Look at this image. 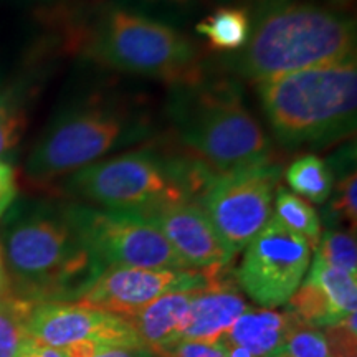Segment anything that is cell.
<instances>
[{
    "instance_id": "obj_1",
    "label": "cell",
    "mask_w": 357,
    "mask_h": 357,
    "mask_svg": "<svg viewBox=\"0 0 357 357\" xmlns=\"http://www.w3.org/2000/svg\"><path fill=\"white\" fill-rule=\"evenodd\" d=\"M356 22L346 12L310 0H261L248 42L230 68L261 82L356 58Z\"/></svg>"
},
{
    "instance_id": "obj_2",
    "label": "cell",
    "mask_w": 357,
    "mask_h": 357,
    "mask_svg": "<svg viewBox=\"0 0 357 357\" xmlns=\"http://www.w3.org/2000/svg\"><path fill=\"white\" fill-rule=\"evenodd\" d=\"M271 131L287 146L326 144L356 131V58L257 82Z\"/></svg>"
},
{
    "instance_id": "obj_3",
    "label": "cell",
    "mask_w": 357,
    "mask_h": 357,
    "mask_svg": "<svg viewBox=\"0 0 357 357\" xmlns=\"http://www.w3.org/2000/svg\"><path fill=\"white\" fill-rule=\"evenodd\" d=\"M172 119L195 160L213 174L245 171L270 162L271 144L230 79L178 86Z\"/></svg>"
},
{
    "instance_id": "obj_4",
    "label": "cell",
    "mask_w": 357,
    "mask_h": 357,
    "mask_svg": "<svg viewBox=\"0 0 357 357\" xmlns=\"http://www.w3.org/2000/svg\"><path fill=\"white\" fill-rule=\"evenodd\" d=\"M3 255L12 293L33 303L77 301L105 270L66 213H33L17 222Z\"/></svg>"
},
{
    "instance_id": "obj_5",
    "label": "cell",
    "mask_w": 357,
    "mask_h": 357,
    "mask_svg": "<svg viewBox=\"0 0 357 357\" xmlns=\"http://www.w3.org/2000/svg\"><path fill=\"white\" fill-rule=\"evenodd\" d=\"M215 174L195 160H169L147 151L96 160L66 181L71 195L109 211L147 213L162 205L192 200Z\"/></svg>"
},
{
    "instance_id": "obj_6",
    "label": "cell",
    "mask_w": 357,
    "mask_h": 357,
    "mask_svg": "<svg viewBox=\"0 0 357 357\" xmlns=\"http://www.w3.org/2000/svg\"><path fill=\"white\" fill-rule=\"evenodd\" d=\"M88 50L98 63L169 84L204 78L197 48L185 35L128 8L113 7L98 20Z\"/></svg>"
},
{
    "instance_id": "obj_7",
    "label": "cell",
    "mask_w": 357,
    "mask_h": 357,
    "mask_svg": "<svg viewBox=\"0 0 357 357\" xmlns=\"http://www.w3.org/2000/svg\"><path fill=\"white\" fill-rule=\"evenodd\" d=\"M136 114L123 106L91 101L58 118L40 137L26 160L30 181H55L78 172L144 132Z\"/></svg>"
},
{
    "instance_id": "obj_8",
    "label": "cell",
    "mask_w": 357,
    "mask_h": 357,
    "mask_svg": "<svg viewBox=\"0 0 357 357\" xmlns=\"http://www.w3.org/2000/svg\"><path fill=\"white\" fill-rule=\"evenodd\" d=\"M65 213L102 268L190 270L142 213L88 205H71Z\"/></svg>"
},
{
    "instance_id": "obj_9",
    "label": "cell",
    "mask_w": 357,
    "mask_h": 357,
    "mask_svg": "<svg viewBox=\"0 0 357 357\" xmlns=\"http://www.w3.org/2000/svg\"><path fill=\"white\" fill-rule=\"evenodd\" d=\"M280 177V166L268 162L245 171L215 174L200 194L199 205L234 258L271 220Z\"/></svg>"
},
{
    "instance_id": "obj_10",
    "label": "cell",
    "mask_w": 357,
    "mask_h": 357,
    "mask_svg": "<svg viewBox=\"0 0 357 357\" xmlns=\"http://www.w3.org/2000/svg\"><path fill=\"white\" fill-rule=\"evenodd\" d=\"M310 265V243L271 217L245 248L236 281L253 301L273 310L287 305Z\"/></svg>"
},
{
    "instance_id": "obj_11",
    "label": "cell",
    "mask_w": 357,
    "mask_h": 357,
    "mask_svg": "<svg viewBox=\"0 0 357 357\" xmlns=\"http://www.w3.org/2000/svg\"><path fill=\"white\" fill-rule=\"evenodd\" d=\"M225 268L202 271L108 266L75 303L128 318L164 294L205 288Z\"/></svg>"
},
{
    "instance_id": "obj_12",
    "label": "cell",
    "mask_w": 357,
    "mask_h": 357,
    "mask_svg": "<svg viewBox=\"0 0 357 357\" xmlns=\"http://www.w3.org/2000/svg\"><path fill=\"white\" fill-rule=\"evenodd\" d=\"M26 336L38 346L63 351L75 344L144 347L121 316L78 305L75 301L35 303L26 323Z\"/></svg>"
},
{
    "instance_id": "obj_13",
    "label": "cell",
    "mask_w": 357,
    "mask_h": 357,
    "mask_svg": "<svg viewBox=\"0 0 357 357\" xmlns=\"http://www.w3.org/2000/svg\"><path fill=\"white\" fill-rule=\"evenodd\" d=\"M142 215L158 227L190 270H222L234 260L197 202L184 200L162 205Z\"/></svg>"
},
{
    "instance_id": "obj_14",
    "label": "cell",
    "mask_w": 357,
    "mask_h": 357,
    "mask_svg": "<svg viewBox=\"0 0 357 357\" xmlns=\"http://www.w3.org/2000/svg\"><path fill=\"white\" fill-rule=\"evenodd\" d=\"M310 273L288 300V312L310 328L324 329L357 312V276L312 260Z\"/></svg>"
},
{
    "instance_id": "obj_15",
    "label": "cell",
    "mask_w": 357,
    "mask_h": 357,
    "mask_svg": "<svg viewBox=\"0 0 357 357\" xmlns=\"http://www.w3.org/2000/svg\"><path fill=\"white\" fill-rule=\"evenodd\" d=\"M248 307L225 268L194 296L182 339L217 344Z\"/></svg>"
},
{
    "instance_id": "obj_16",
    "label": "cell",
    "mask_w": 357,
    "mask_h": 357,
    "mask_svg": "<svg viewBox=\"0 0 357 357\" xmlns=\"http://www.w3.org/2000/svg\"><path fill=\"white\" fill-rule=\"evenodd\" d=\"M199 289L164 294L124 319L146 349L169 344L184 336L190 303Z\"/></svg>"
},
{
    "instance_id": "obj_17",
    "label": "cell",
    "mask_w": 357,
    "mask_h": 357,
    "mask_svg": "<svg viewBox=\"0 0 357 357\" xmlns=\"http://www.w3.org/2000/svg\"><path fill=\"white\" fill-rule=\"evenodd\" d=\"M298 324L301 323L288 311L248 307L220 341L243 347L255 357H266L287 341Z\"/></svg>"
},
{
    "instance_id": "obj_18",
    "label": "cell",
    "mask_w": 357,
    "mask_h": 357,
    "mask_svg": "<svg viewBox=\"0 0 357 357\" xmlns=\"http://www.w3.org/2000/svg\"><path fill=\"white\" fill-rule=\"evenodd\" d=\"M250 29L252 17L242 7H220L195 25V30L218 52L242 50L248 42Z\"/></svg>"
},
{
    "instance_id": "obj_19",
    "label": "cell",
    "mask_w": 357,
    "mask_h": 357,
    "mask_svg": "<svg viewBox=\"0 0 357 357\" xmlns=\"http://www.w3.org/2000/svg\"><path fill=\"white\" fill-rule=\"evenodd\" d=\"M284 177L298 197H305L312 204H324L331 197L334 172L318 155L307 154L296 159L289 164Z\"/></svg>"
},
{
    "instance_id": "obj_20",
    "label": "cell",
    "mask_w": 357,
    "mask_h": 357,
    "mask_svg": "<svg viewBox=\"0 0 357 357\" xmlns=\"http://www.w3.org/2000/svg\"><path fill=\"white\" fill-rule=\"evenodd\" d=\"M275 213L273 218L293 234L303 236L310 243L311 250L318 247L321 234H323L321 218L310 202L298 197L291 190L278 187L275 197Z\"/></svg>"
},
{
    "instance_id": "obj_21",
    "label": "cell",
    "mask_w": 357,
    "mask_h": 357,
    "mask_svg": "<svg viewBox=\"0 0 357 357\" xmlns=\"http://www.w3.org/2000/svg\"><path fill=\"white\" fill-rule=\"evenodd\" d=\"M33 306V301L15 294L0 300V357H17L29 341L26 323Z\"/></svg>"
},
{
    "instance_id": "obj_22",
    "label": "cell",
    "mask_w": 357,
    "mask_h": 357,
    "mask_svg": "<svg viewBox=\"0 0 357 357\" xmlns=\"http://www.w3.org/2000/svg\"><path fill=\"white\" fill-rule=\"evenodd\" d=\"M316 250V260L357 276L356 234L351 230L328 229L321 234Z\"/></svg>"
},
{
    "instance_id": "obj_23",
    "label": "cell",
    "mask_w": 357,
    "mask_h": 357,
    "mask_svg": "<svg viewBox=\"0 0 357 357\" xmlns=\"http://www.w3.org/2000/svg\"><path fill=\"white\" fill-rule=\"evenodd\" d=\"M357 176L356 169L346 172L344 176L337 181V184L333 187V199L329 202L328 212H326V218L329 223H347L352 231H356L357 223Z\"/></svg>"
},
{
    "instance_id": "obj_24",
    "label": "cell",
    "mask_w": 357,
    "mask_h": 357,
    "mask_svg": "<svg viewBox=\"0 0 357 357\" xmlns=\"http://www.w3.org/2000/svg\"><path fill=\"white\" fill-rule=\"evenodd\" d=\"M266 357H329V352L323 331L298 324L287 341Z\"/></svg>"
},
{
    "instance_id": "obj_25",
    "label": "cell",
    "mask_w": 357,
    "mask_h": 357,
    "mask_svg": "<svg viewBox=\"0 0 357 357\" xmlns=\"http://www.w3.org/2000/svg\"><path fill=\"white\" fill-rule=\"evenodd\" d=\"M357 312L341 323L324 328L329 357H357Z\"/></svg>"
},
{
    "instance_id": "obj_26",
    "label": "cell",
    "mask_w": 357,
    "mask_h": 357,
    "mask_svg": "<svg viewBox=\"0 0 357 357\" xmlns=\"http://www.w3.org/2000/svg\"><path fill=\"white\" fill-rule=\"evenodd\" d=\"M25 129V114L6 98H0V158L19 144Z\"/></svg>"
},
{
    "instance_id": "obj_27",
    "label": "cell",
    "mask_w": 357,
    "mask_h": 357,
    "mask_svg": "<svg viewBox=\"0 0 357 357\" xmlns=\"http://www.w3.org/2000/svg\"><path fill=\"white\" fill-rule=\"evenodd\" d=\"M149 351L155 357H225V352L218 344H207L190 339H177Z\"/></svg>"
},
{
    "instance_id": "obj_28",
    "label": "cell",
    "mask_w": 357,
    "mask_h": 357,
    "mask_svg": "<svg viewBox=\"0 0 357 357\" xmlns=\"http://www.w3.org/2000/svg\"><path fill=\"white\" fill-rule=\"evenodd\" d=\"M17 197V178L13 169L6 162H0V217L10 207Z\"/></svg>"
},
{
    "instance_id": "obj_29",
    "label": "cell",
    "mask_w": 357,
    "mask_h": 357,
    "mask_svg": "<svg viewBox=\"0 0 357 357\" xmlns=\"http://www.w3.org/2000/svg\"><path fill=\"white\" fill-rule=\"evenodd\" d=\"M88 357H155L146 347H105Z\"/></svg>"
},
{
    "instance_id": "obj_30",
    "label": "cell",
    "mask_w": 357,
    "mask_h": 357,
    "mask_svg": "<svg viewBox=\"0 0 357 357\" xmlns=\"http://www.w3.org/2000/svg\"><path fill=\"white\" fill-rule=\"evenodd\" d=\"M17 357H66L63 351L60 349H53V347H47V346H38L35 344L29 339Z\"/></svg>"
},
{
    "instance_id": "obj_31",
    "label": "cell",
    "mask_w": 357,
    "mask_h": 357,
    "mask_svg": "<svg viewBox=\"0 0 357 357\" xmlns=\"http://www.w3.org/2000/svg\"><path fill=\"white\" fill-rule=\"evenodd\" d=\"M12 287H10V278H8L7 271V263H6V255H3V247L0 243V300L10 296Z\"/></svg>"
},
{
    "instance_id": "obj_32",
    "label": "cell",
    "mask_w": 357,
    "mask_h": 357,
    "mask_svg": "<svg viewBox=\"0 0 357 357\" xmlns=\"http://www.w3.org/2000/svg\"><path fill=\"white\" fill-rule=\"evenodd\" d=\"M147 3H155V6H174V7H185L194 0H144Z\"/></svg>"
},
{
    "instance_id": "obj_33",
    "label": "cell",
    "mask_w": 357,
    "mask_h": 357,
    "mask_svg": "<svg viewBox=\"0 0 357 357\" xmlns=\"http://www.w3.org/2000/svg\"><path fill=\"white\" fill-rule=\"evenodd\" d=\"M329 2H333V3H342V2H347V0H329Z\"/></svg>"
}]
</instances>
